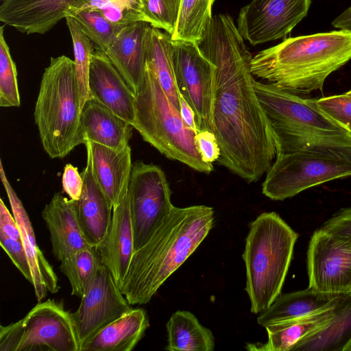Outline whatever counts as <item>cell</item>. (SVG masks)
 I'll use <instances>...</instances> for the list:
<instances>
[{
	"mask_svg": "<svg viewBox=\"0 0 351 351\" xmlns=\"http://www.w3.org/2000/svg\"><path fill=\"white\" fill-rule=\"evenodd\" d=\"M298 234L275 212L251 222L243 259L252 313L268 308L281 294Z\"/></svg>",
	"mask_w": 351,
	"mask_h": 351,
	"instance_id": "cell-4",
	"label": "cell"
},
{
	"mask_svg": "<svg viewBox=\"0 0 351 351\" xmlns=\"http://www.w3.org/2000/svg\"><path fill=\"white\" fill-rule=\"evenodd\" d=\"M180 112L185 125L197 133L194 111L180 94Z\"/></svg>",
	"mask_w": 351,
	"mask_h": 351,
	"instance_id": "cell-44",
	"label": "cell"
},
{
	"mask_svg": "<svg viewBox=\"0 0 351 351\" xmlns=\"http://www.w3.org/2000/svg\"><path fill=\"white\" fill-rule=\"evenodd\" d=\"M215 0H180V12L173 40L198 43L212 16Z\"/></svg>",
	"mask_w": 351,
	"mask_h": 351,
	"instance_id": "cell-31",
	"label": "cell"
},
{
	"mask_svg": "<svg viewBox=\"0 0 351 351\" xmlns=\"http://www.w3.org/2000/svg\"><path fill=\"white\" fill-rule=\"evenodd\" d=\"M151 27L145 21L122 27L105 52L134 94L145 75L147 43Z\"/></svg>",
	"mask_w": 351,
	"mask_h": 351,
	"instance_id": "cell-18",
	"label": "cell"
},
{
	"mask_svg": "<svg viewBox=\"0 0 351 351\" xmlns=\"http://www.w3.org/2000/svg\"><path fill=\"white\" fill-rule=\"evenodd\" d=\"M318 108L341 128H351V96L347 94L332 95L315 99Z\"/></svg>",
	"mask_w": 351,
	"mask_h": 351,
	"instance_id": "cell-37",
	"label": "cell"
},
{
	"mask_svg": "<svg viewBox=\"0 0 351 351\" xmlns=\"http://www.w3.org/2000/svg\"><path fill=\"white\" fill-rule=\"evenodd\" d=\"M1 1H4V0H1Z\"/></svg>",
	"mask_w": 351,
	"mask_h": 351,
	"instance_id": "cell-49",
	"label": "cell"
},
{
	"mask_svg": "<svg viewBox=\"0 0 351 351\" xmlns=\"http://www.w3.org/2000/svg\"><path fill=\"white\" fill-rule=\"evenodd\" d=\"M88 86L90 98L104 105L132 126L135 95L107 55L97 47L90 62Z\"/></svg>",
	"mask_w": 351,
	"mask_h": 351,
	"instance_id": "cell-16",
	"label": "cell"
},
{
	"mask_svg": "<svg viewBox=\"0 0 351 351\" xmlns=\"http://www.w3.org/2000/svg\"><path fill=\"white\" fill-rule=\"evenodd\" d=\"M195 142L202 159L207 163L216 162L220 155V149L215 134L208 130L199 131Z\"/></svg>",
	"mask_w": 351,
	"mask_h": 351,
	"instance_id": "cell-40",
	"label": "cell"
},
{
	"mask_svg": "<svg viewBox=\"0 0 351 351\" xmlns=\"http://www.w3.org/2000/svg\"><path fill=\"white\" fill-rule=\"evenodd\" d=\"M341 294L311 287L281 293L268 308L260 313L257 322L265 328L311 314L329 306Z\"/></svg>",
	"mask_w": 351,
	"mask_h": 351,
	"instance_id": "cell-26",
	"label": "cell"
},
{
	"mask_svg": "<svg viewBox=\"0 0 351 351\" xmlns=\"http://www.w3.org/2000/svg\"><path fill=\"white\" fill-rule=\"evenodd\" d=\"M311 0H252L237 18V29L252 45L285 38L307 15Z\"/></svg>",
	"mask_w": 351,
	"mask_h": 351,
	"instance_id": "cell-13",
	"label": "cell"
},
{
	"mask_svg": "<svg viewBox=\"0 0 351 351\" xmlns=\"http://www.w3.org/2000/svg\"><path fill=\"white\" fill-rule=\"evenodd\" d=\"M21 98L17 80V71L9 47L5 41L3 28L0 27V106L19 107Z\"/></svg>",
	"mask_w": 351,
	"mask_h": 351,
	"instance_id": "cell-35",
	"label": "cell"
},
{
	"mask_svg": "<svg viewBox=\"0 0 351 351\" xmlns=\"http://www.w3.org/2000/svg\"><path fill=\"white\" fill-rule=\"evenodd\" d=\"M132 309L108 269L101 265L78 308L71 313L80 350L103 328Z\"/></svg>",
	"mask_w": 351,
	"mask_h": 351,
	"instance_id": "cell-14",
	"label": "cell"
},
{
	"mask_svg": "<svg viewBox=\"0 0 351 351\" xmlns=\"http://www.w3.org/2000/svg\"><path fill=\"white\" fill-rule=\"evenodd\" d=\"M67 16L73 17L84 34L104 53L122 29L95 10L71 8L66 12Z\"/></svg>",
	"mask_w": 351,
	"mask_h": 351,
	"instance_id": "cell-33",
	"label": "cell"
},
{
	"mask_svg": "<svg viewBox=\"0 0 351 351\" xmlns=\"http://www.w3.org/2000/svg\"><path fill=\"white\" fill-rule=\"evenodd\" d=\"M80 128L84 143L88 141L121 150L129 145L133 127L106 106L90 98L81 110Z\"/></svg>",
	"mask_w": 351,
	"mask_h": 351,
	"instance_id": "cell-23",
	"label": "cell"
},
{
	"mask_svg": "<svg viewBox=\"0 0 351 351\" xmlns=\"http://www.w3.org/2000/svg\"><path fill=\"white\" fill-rule=\"evenodd\" d=\"M171 36L152 26L147 43L145 65L158 80L172 104L180 110L173 58Z\"/></svg>",
	"mask_w": 351,
	"mask_h": 351,
	"instance_id": "cell-28",
	"label": "cell"
},
{
	"mask_svg": "<svg viewBox=\"0 0 351 351\" xmlns=\"http://www.w3.org/2000/svg\"><path fill=\"white\" fill-rule=\"evenodd\" d=\"M0 178L7 193L12 214L19 225L21 241L27 254L32 275V285L36 298L42 301L47 293H55L60 289L58 278L52 266L36 244L34 231L22 202L8 181L0 160Z\"/></svg>",
	"mask_w": 351,
	"mask_h": 351,
	"instance_id": "cell-17",
	"label": "cell"
},
{
	"mask_svg": "<svg viewBox=\"0 0 351 351\" xmlns=\"http://www.w3.org/2000/svg\"><path fill=\"white\" fill-rule=\"evenodd\" d=\"M134 95L132 127L143 140L171 160L199 172L211 173L213 164L205 162L197 149V132L185 125L180 110L169 100L147 66L142 86Z\"/></svg>",
	"mask_w": 351,
	"mask_h": 351,
	"instance_id": "cell-7",
	"label": "cell"
},
{
	"mask_svg": "<svg viewBox=\"0 0 351 351\" xmlns=\"http://www.w3.org/2000/svg\"><path fill=\"white\" fill-rule=\"evenodd\" d=\"M83 188L75 201L78 223L88 243L99 246L106 239L112 219V207L97 184L92 172L90 155L86 152V165L81 173Z\"/></svg>",
	"mask_w": 351,
	"mask_h": 351,
	"instance_id": "cell-22",
	"label": "cell"
},
{
	"mask_svg": "<svg viewBox=\"0 0 351 351\" xmlns=\"http://www.w3.org/2000/svg\"><path fill=\"white\" fill-rule=\"evenodd\" d=\"M0 236L21 241L19 225L2 199H0Z\"/></svg>",
	"mask_w": 351,
	"mask_h": 351,
	"instance_id": "cell-43",
	"label": "cell"
},
{
	"mask_svg": "<svg viewBox=\"0 0 351 351\" xmlns=\"http://www.w3.org/2000/svg\"><path fill=\"white\" fill-rule=\"evenodd\" d=\"M22 321L23 334L17 351H80L71 313L62 301H40Z\"/></svg>",
	"mask_w": 351,
	"mask_h": 351,
	"instance_id": "cell-12",
	"label": "cell"
},
{
	"mask_svg": "<svg viewBox=\"0 0 351 351\" xmlns=\"http://www.w3.org/2000/svg\"><path fill=\"white\" fill-rule=\"evenodd\" d=\"M62 189L70 199L77 200L80 197L83 179L77 167L71 164H66L64 167L62 178Z\"/></svg>",
	"mask_w": 351,
	"mask_h": 351,
	"instance_id": "cell-42",
	"label": "cell"
},
{
	"mask_svg": "<svg viewBox=\"0 0 351 351\" xmlns=\"http://www.w3.org/2000/svg\"><path fill=\"white\" fill-rule=\"evenodd\" d=\"M0 244L16 267L32 284L31 267L22 241L0 236Z\"/></svg>",
	"mask_w": 351,
	"mask_h": 351,
	"instance_id": "cell-38",
	"label": "cell"
},
{
	"mask_svg": "<svg viewBox=\"0 0 351 351\" xmlns=\"http://www.w3.org/2000/svg\"><path fill=\"white\" fill-rule=\"evenodd\" d=\"M308 287L334 293L351 291V239L320 228L313 234L307 252Z\"/></svg>",
	"mask_w": 351,
	"mask_h": 351,
	"instance_id": "cell-11",
	"label": "cell"
},
{
	"mask_svg": "<svg viewBox=\"0 0 351 351\" xmlns=\"http://www.w3.org/2000/svg\"><path fill=\"white\" fill-rule=\"evenodd\" d=\"M348 134L349 137L351 139V128L348 130Z\"/></svg>",
	"mask_w": 351,
	"mask_h": 351,
	"instance_id": "cell-46",
	"label": "cell"
},
{
	"mask_svg": "<svg viewBox=\"0 0 351 351\" xmlns=\"http://www.w3.org/2000/svg\"><path fill=\"white\" fill-rule=\"evenodd\" d=\"M145 22L162 29L171 36L174 33L180 7V0H140Z\"/></svg>",
	"mask_w": 351,
	"mask_h": 351,
	"instance_id": "cell-36",
	"label": "cell"
},
{
	"mask_svg": "<svg viewBox=\"0 0 351 351\" xmlns=\"http://www.w3.org/2000/svg\"><path fill=\"white\" fill-rule=\"evenodd\" d=\"M332 25L335 27L340 29L351 31V6L335 19L332 23Z\"/></svg>",
	"mask_w": 351,
	"mask_h": 351,
	"instance_id": "cell-45",
	"label": "cell"
},
{
	"mask_svg": "<svg viewBox=\"0 0 351 351\" xmlns=\"http://www.w3.org/2000/svg\"><path fill=\"white\" fill-rule=\"evenodd\" d=\"M351 176V146L316 145L276 155L262 184L273 200L292 197L311 187Z\"/></svg>",
	"mask_w": 351,
	"mask_h": 351,
	"instance_id": "cell-8",
	"label": "cell"
},
{
	"mask_svg": "<svg viewBox=\"0 0 351 351\" xmlns=\"http://www.w3.org/2000/svg\"><path fill=\"white\" fill-rule=\"evenodd\" d=\"M320 228L328 233L351 239V206L340 209Z\"/></svg>",
	"mask_w": 351,
	"mask_h": 351,
	"instance_id": "cell-39",
	"label": "cell"
},
{
	"mask_svg": "<svg viewBox=\"0 0 351 351\" xmlns=\"http://www.w3.org/2000/svg\"><path fill=\"white\" fill-rule=\"evenodd\" d=\"M346 94L351 96V90L346 93Z\"/></svg>",
	"mask_w": 351,
	"mask_h": 351,
	"instance_id": "cell-47",
	"label": "cell"
},
{
	"mask_svg": "<svg viewBox=\"0 0 351 351\" xmlns=\"http://www.w3.org/2000/svg\"><path fill=\"white\" fill-rule=\"evenodd\" d=\"M59 269L68 278L71 295L82 298L102 264L97 247L80 250L60 261Z\"/></svg>",
	"mask_w": 351,
	"mask_h": 351,
	"instance_id": "cell-30",
	"label": "cell"
},
{
	"mask_svg": "<svg viewBox=\"0 0 351 351\" xmlns=\"http://www.w3.org/2000/svg\"><path fill=\"white\" fill-rule=\"evenodd\" d=\"M148 326L146 311L132 308L103 328L82 346L80 351H131Z\"/></svg>",
	"mask_w": 351,
	"mask_h": 351,
	"instance_id": "cell-25",
	"label": "cell"
},
{
	"mask_svg": "<svg viewBox=\"0 0 351 351\" xmlns=\"http://www.w3.org/2000/svg\"><path fill=\"white\" fill-rule=\"evenodd\" d=\"M94 179L112 207L128 193L132 162L129 145L115 150L90 141L84 143Z\"/></svg>",
	"mask_w": 351,
	"mask_h": 351,
	"instance_id": "cell-19",
	"label": "cell"
},
{
	"mask_svg": "<svg viewBox=\"0 0 351 351\" xmlns=\"http://www.w3.org/2000/svg\"><path fill=\"white\" fill-rule=\"evenodd\" d=\"M351 60V31L285 39L252 58L254 76L294 94L322 90L327 77Z\"/></svg>",
	"mask_w": 351,
	"mask_h": 351,
	"instance_id": "cell-3",
	"label": "cell"
},
{
	"mask_svg": "<svg viewBox=\"0 0 351 351\" xmlns=\"http://www.w3.org/2000/svg\"><path fill=\"white\" fill-rule=\"evenodd\" d=\"M341 294L331 305L322 310L266 326L267 341L261 344H247L246 349L258 351H291L298 341L320 330L332 319Z\"/></svg>",
	"mask_w": 351,
	"mask_h": 351,
	"instance_id": "cell-24",
	"label": "cell"
},
{
	"mask_svg": "<svg viewBox=\"0 0 351 351\" xmlns=\"http://www.w3.org/2000/svg\"><path fill=\"white\" fill-rule=\"evenodd\" d=\"M169 351H213L215 343L211 330L191 312L177 311L166 324Z\"/></svg>",
	"mask_w": 351,
	"mask_h": 351,
	"instance_id": "cell-29",
	"label": "cell"
},
{
	"mask_svg": "<svg viewBox=\"0 0 351 351\" xmlns=\"http://www.w3.org/2000/svg\"><path fill=\"white\" fill-rule=\"evenodd\" d=\"M23 334L22 319L8 326H0V350L17 351Z\"/></svg>",
	"mask_w": 351,
	"mask_h": 351,
	"instance_id": "cell-41",
	"label": "cell"
},
{
	"mask_svg": "<svg viewBox=\"0 0 351 351\" xmlns=\"http://www.w3.org/2000/svg\"><path fill=\"white\" fill-rule=\"evenodd\" d=\"M80 115L74 61L63 55L51 57L42 75L34 111L40 142L51 158H63L84 144Z\"/></svg>",
	"mask_w": 351,
	"mask_h": 351,
	"instance_id": "cell-5",
	"label": "cell"
},
{
	"mask_svg": "<svg viewBox=\"0 0 351 351\" xmlns=\"http://www.w3.org/2000/svg\"><path fill=\"white\" fill-rule=\"evenodd\" d=\"M99 11L109 22L125 27L144 21L140 0H90L79 8Z\"/></svg>",
	"mask_w": 351,
	"mask_h": 351,
	"instance_id": "cell-34",
	"label": "cell"
},
{
	"mask_svg": "<svg viewBox=\"0 0 351 351\" xmlns=\"http://www.w3.org/2000/svg\"><path fill=\"white\" fill-rule=\"evenodd\" d=\"M171 195L160 167L143 161L132 163L128 196L134 251L152 238L171 211Z\"/></svg>",
	"mask_w": 351,
	"mask_h": 351,
	"instance_id": "cell-9",
	"label": "cell"
},
{
	"mask_svg": "<svg viewBox=\"0 0 351 351\" xmlns=\"http://www.w3.org/2000/svg\"><path fill=\"white\" fill-rule=\"evenodd\" d=\"M172 58L179 93L194 111L197 131L213 133L215 66L193 42L173 40Z\"/></svg>",
	"mask_w": 351,
	"mask_h": 351,
	"instance_id": "cell-10",
	"label": "cell"
},
{
	"mask_svg": "<svg viewBox=\"0 0 351 351\" xmlns=\"http://www.w3.org/2000/svg\"><path fill=\"white\" fill-rule=\"evenodd\" d=\"M90 0H4L0 21L27 35L44 34L52 29L71 8Z\"/></svg>",
	"mask_w": 351,
	"mask_h": 351,
	"instance_id": "cell-15",
	"label": "cell"
},
{
	"mask_svg": "<svg viewBox=\"0 0 351 351\" xmlns=\"http://www.w3.org/2000/svg\"><path fill=\"white\" fill-rule=\"evenodd\" d=\"M213 223L214 210L210 206H173L152 238L132 254L119 287L128 302H149L207 237Z\"/></svg>",
	"mask_w": 351,
	"mask_h": 351,
	"instance_id": "cell-2",
	"label": "cell"
},
{
	"mask_svg": "<svg viewBox=\"0 0 351 351\" xmlns=\"http://www.w3.org/2000/svg\"><path fill=\"white\" fill-rule=\"evenodd\" d=\"M97 250L102 264L120 287L134 251L128 193L113 206L108 234Z\"/></svg>",
	"mask_w": 351,
	"mask_h": 351,
	"instance_id": "cell-20",
	"label": "cell"
},
{
	"mask_svg": "<svg viewBox=\"0 0 351 351\" xmlns=\"http://www.w3.org/2000/svg\"><path fill=\"white\" fill-rule=\"evenodd\" d=\"M243 40L231 16L219 14L213 16L197 45L215 66L213 134L220 149L216 162L250 183L267 173L277 151Z\"/></svg>",
	"mask_w": 351,
	"mask_h": 351,
	"instance_id": "cell-1",
	"label": "cell"
},
{
	"mask_svg": "<svg viewBox=\"0 0 351 351\" xmlns=\"http://www.w3.org/2000/svg\"><path fill=\"white\" fill-rule=\"evenodd\" d=\"M347 351H351V344H350V346L348 347V348L347 349Z\"/></svg>",
	"mask_w": 351,
	"mask_h": 351,
	"instance_id": "cell-48",
	"label": "cell"
},
{
	"mask_svg": "<svg viewBox=\"0 0 351 351\" xmlns=\"http://www.w3.org/2000/svg\"><path fill=\"white\" fill-rule=\"evenodd\" d=\"M42 217L49 232L52 253L58 261L91 247L78 223L75 200L66 198L60 193H54L44 207Z\"/></svg>",
	"mask_w": 351,
	"mask_h": 351,
	"instance_id": "cell-21",
	"label": "cell"
},
{
	"mask_svg": "<svg viewBox=\"0 0 351 351\" xmlns=\"http://www.w3.org/2000/svg\"><path fill=\"white\" fill-rule=\"evenodd\" d=\"M254 89L274 131L277 154L310 145L351 146L348 132L325 115L315 99L256 80Z\"/></svg>",
	"mask_w": 351,
	"mask_h": 351,
	"instance_id": "cell-6",
	"label": "cell"
},
{
	"mask_svg": "<svg viewBox=\"0 0 351 351\" xmlns=\"http://www.w3.org/2000/svg\"><path fill=\"white\" fill-rule=\"evenodd\" d=\"M65 19L73 42V61L82 110L86 101L90 99L89 71L95 48L93 47L92 40L84 34L73 17L67 16Z\"/></svg>",
	"mask_w": 351,
	"mask_h": 351,
	"instance_id": "cell-32",
	"label": "cell"
},
{
	"mask_svg": "<svg viewBox=\"0 0 351 351\" xmlns=\"http://www.w3.org/2000/svg\"><path fill=\"white\" fill-rule=\"evenodd\" d=\"M351 344V291L343 293L335 315L323 328L298 341L291 351H347Z\"/></svg>",
	"mask_w": 351,
	"mask_h": 351,
	"instance_id": "cell-27",
	"label": "cell"
}]
</instances>
